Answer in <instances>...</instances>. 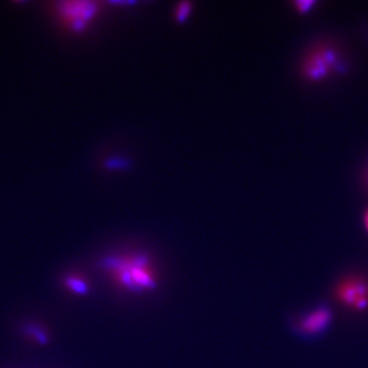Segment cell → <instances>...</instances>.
<instances>
[{
	"instance_id": "cell-1",
	"label": "cell",
	"mask_w": 368,
	"mask_h": 368,
	"mask_svg": "<svg viewBox=\"0 0 368 368\" xmlns=\"http://www.w3.org/2000/svg\"><path fill=\"white\" fill-rule=\"evenodd\" d=\"M102 266L116 285L131 294H143L157 287L153 263L145 255L110 256L103 261Z\"/></svg>"
},
{
	"instance_id": "cell-2",
	"label": "cell",
	"mask_w": 368,
	"mask_h": 368,
	"mask_svg": "<svg viewBox=\"0 0 368 368\" xmlns=\"http://www.w3.org/2000/svg\"><path fill=\"white\" fill-rule=\"evenodd\" d=\"M345 65L336 51L330 48L313 51L304 63V74L311 80H321L330 74L343 71Z\"/></svg>"
},
{
	"instance_id": "cell-3",
	"label": "cell",
	"mask_w": 368,
	"mask_h": 368,
	"mask_svg": "<svg viewBox=\"0 0 368 368\" xmlns=\"http://www.w3.org/2000/svg\"><path fill=\"white\" fill-rule=\"evenodd\" d=\"M97 13L98 6L92 1H66L59 4L60 17L75 32L86 28Z\"/></svg>"
},
{
	"instance_id": "cell-4",
	"label": "cell",
	"mask_w": 368,
	"mask_h": 368,
	"mask_svg": "<svg viewBox=\"0 0 368 368\" xmlns=\"http://www.w3.org/2000/svg\"><path fill=\"white\" fill-rule=\"evenodd\" d=\"M341 301L355 309H364L368 305V285L360 279H348L339 289Z\"/></svg>"
},
{
	"instance_id": "cell-5",
	"label": "cell",
	"mask_w": 368,
	"mask_h": 368,
	"mask_svg": "<svg viewBox=\"0 0 368 368\" xmlns=\"http://www.w3.org/2000/svg\"><path fill=\"white\" fill-rule=\"evenodd\" d=\"M330 322V313L325 308H320L308 315L302 322L303 331L306 334L320 333Z\"/></svg>"
},
{
	"instance_id": "cell-6",
	"label": "cell",
	"mask_w": 368,
	"mask_h": 368,
	"mask_svg": "<svg viewBox=\"0 0 368 368\" xmlns=\"http://www.w3.org/2000/svg\"><path fill=\"white\" fill-rule=\"evenodd\" d=\"M63 284L66 286L67 290L73 294H77V296H85L90 291V285H88V282H87L86 279L84 278L83 275H67Z\"/></svg>"
},
{
	"instance_id": "cell-7",
	"label": "cell",
	"mask_w": 368,
	"mask_h": 368,
	"mask_svg": "<svg viewBox=\"0 0 368 368\" xmlns=\"http://www.w3.org/2000/svg\"><path fill=\"white\" fill-rule=\"evenodd\" d=\"M25 334L32 337V340L41 343V345H46L48 342V335L44 329H41L36 325H29L25 329Z\"/></svg>"
},
{
	"instance_id": "cell-8",
	"label": "cell",
	"mask_w": 368,
	"mask_h": 368,
	"mask_svg": "<svg viewBox=\"0 0 368 368\" xmlns=\"http://www.w3.org/2000/svg\"><path fill=\"white\" fill-rule=\"evenodd\" d=\"M191 8H192V6H191L190 3H180V4L178 5L176 11L178 22L183 23V22L188 20V17L190 16V13H191Z\"/></svg>"
},
{
	"instance_id": "cell-9",
	"label": "cell",
	"mask_w": 368,
	"mask_h": 368,
	"mask_svg": "<svg viewBox=\"0 0 368 368\" xmlns=\"http://www.w3.org/2000/svg\"><path fill=\"white\" fill-rule=\"evenodd\" d=\"M313 5H315L313 1H297V3H294L296 8H297L298 11L302 12V13L309 11Z\"/></svg>"
},
{
	"instance_id": "cell-10",
	"label": "cell",
	"mask_w": 368,
	"mask_h": 368,
	"mask_svg": "<svg viewBox=\"0 0 368 368\" xmlns=\"http://www.w3.org/2000/svg\"><path fill=\"white\" fill-rule=\"evenodd\" d=\"M364 227H366V229H367L368 230V211L366 212V213H364Z\"/></svg>"
}]
</instances>
